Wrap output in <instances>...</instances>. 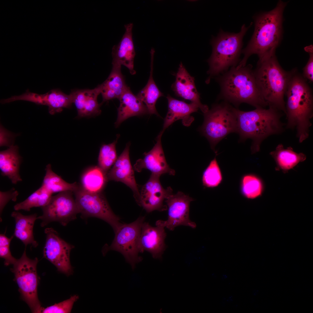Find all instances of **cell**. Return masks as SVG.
Segmentation results:
<instances>
[{"label": "cell", "mask_w": 313, "mask_h": 313, "mask_svg": "<svg viewBox=\"0 0 313 313\" xmlns=\"http://www.w3.org/2000/svg\"><path fill=\"white\" fill-rule=\"evenodd\" d=\"M240 190L244 197L253 199L260 196L263 190V185L261 179L252 174L244 175L241 180Z\"/></svg>", "instance_id": "obj_32"}, {"label": "cell", "mask_w": 313, "mask_h": 313, "mask_svg": "<svg viewBox=\"0 0 313 313\" xmlns=\"http://www.w3.org/2000/svg\"><path fill=\"white\" fill-rule=\"evenodd\" d=\"M42 185L52 194L67 191L74 192L80 187V184L76 182L71 183L64 181L52 171L50 164L46 165Z\"/></svg>", "instance_id": "obj_30"}, {"label": "cell", "mask_w": 313, "mask_h": 313, "mask_svg": "<svg viewBox=\"0 0 313 313\" xmlns=\"http://www.w3.org/2000/svg\"><path fill=\"white\" fill-rule=\"evenodd\" d=\"M250 26L246 27L243 24L237 33L221 30L216 37L212 38V52L207 61L209 68L207 82L212 77L227 71L230 67L237 65L242 51L243 38Z\"/></svg>", "instance_id": "obj_6"}, {"label": "cell", "mask_w": 313, "mask_h": 313, "mask_svg": "<svg viewBox=\"0 0 313 313\" xmlns=\"http://www.w3.org/2000/svg\"><path fill=\"white\" fill-rule=\"evenodd\" d=\"M285 94L287 119L286 127L296 128V136L300 143L308 138L313 115V96L312 90L302 75L296 69L291 71V75Z\"/></svg>", "instance_id": "obj_1"}, {"label": "cell", "mask_w": 313, "mask_h": 313, "mask_svg": "<svg viewBox=\"0 0 313 313\" xmlns=\"http://www.w3.org/2000/svg\"><path fill=\"white\" fill-rule=\"evenodd\" d=\"M259 293V290L257 289H254L252 292V294L254 296H256Z\"/></svg>", "instance_id": "obj_41"}, {"label": "cell", "mask_w": 313, "mask_h": 313, "mask_svg": "<svg viewBox=\"0 0 313 313\" xmlns=\"http://www.w3.org/2000/svg\"><path fill=\"white\" fill-rule=\"evenodd\" d=\"M75 200L79 213L83 218L94 217L101 219L108 223L114 232L121 225L120 218L111 208L102 192L91 193L81 187L74 192Z\"/></svg>", "instance_id": "obj_9"}, {"label": "cell", "mask_w": 313, "mask_h": 313, "mask_svg": "<svg viewBox=\"0 0 313 313\" xmlns=\"http://www.w3.org/2000/svg\"><path fill=\"white\" fill-rule=\"evenodd\" d=\"M21 100L47 106L49 112L52 115L61 112L63 108H70L73 103L71 93L67 94L58 89H52L44 94L31 92L28 90L21 95L13 96L8 99L9 102Z\"/></svg>", "instance_id": "obj_15"}, {"label": "cell", "mask_w": 313, "mask_h": 313, "mask_svg": "<svg viewBox=\"0 0 313 313\" xmlns=\"http://www.w3.org/2000/svg\"><path fill=\"white\" fill-rule=\"evenodd\" d=\"M278 166L286 171L292 169L297 164L304 161L306 155L302 153H297L289 147L285 148L282 144H278L275 150L270 153Z\"/></svg>", "instance_id": "obj_28"}, {"label": "cell", "mask_w": 313, "mask_h": 313, "mask_svg": "<svg viewBox=\"0 0 313 313\" xmlns=\"http://www.w3.org/2000/svg\"><path fill=\"white\" fill-rule=\"evenodd\" d=\"M171 87L176 96L196 104L203 113L209 110L208 106L201 102L194 78L189 74L181 62L179 65L175 81Z\"/></svg>", "instance_id": "obj_20"}, {"label": "cell", "mask_w": 313, "mask_h": 313, "mask_svg": "<svg viewBox=\"0 0 313 313\" xmlns=\"http://www.w3.org/2000/svg\"><path fill=\"white\" fill-rule=\"evenodd\" d=\"M222 179L221 172L215 157L211 161L203 173V184L205 187L214 188L218 186Z\"/></svg>", "instance_id": "obj_34"}, {"label": "cell", "mask_w": 313, "mask_h": 313, "mask_svg": "<svg viewBox=\"0 0 313 313\" xmlns=\"http://www.w3.org/2000/svg\"><path fill=\"white\" fill-rule=\"evenodd\" d=\"M19 193L14 188L6 192L0 191V217L5 206L10 200L15 201Z\"/></svg>", "instance_id": "obj_38"}, {"label": "cell", "mask_w": 313, "mask_h": 313, "mask_svg": "<svg viewBox=\"0 0 313 313\" xmlns=\"http://www.w3.org/2000/svg\"><path fill=\"white\" fill-rule=\"evenodd\" d=\"M46 239L43 250L44 257L55 266L58 270L66 275L72 272L70 252L74 246L66 242L53 228L45 229Z\"/></svg>", "instance_id": "obj_12"}, {"label": "cell", "mask_w": 313, "mask_h": 313, "mask_svg": "<svg viewBox=\"0 0 313 313\" xmlns=\"http://www.w3.org/2000/svg\"><path fill=\"white\" fill-rule=\"evenodd\" d=\"M286 5L280 1L273 10L255 17L254 33L246 47L241 51L244 56L236 68L245 66L248 59L253 54L257 55L259 58L275 51L281 38L283 14Z\"/></svg>", "instance_id": "obj_2"}, {"label": "cell", "mask_w": 313, "mask_h": 313, "mask_svg": "<svg viewBox=\"0 0 313 313\" xmlns=\"http://www.w3.org/2000/svg\"><path fill=\"white\" fill-rule=\"evenodd\" d=\"M130 143L126 145L121 154L117 158L107 174L108 181H120L125 184L132 191L136 201L139 199L140 192L135 179L134 172L129 156Z\"/></svg>", "instance_id": "obj_18"}, {"label": "cell", "mask_w": 313, "mask_h": 313, "mask_svg": "<svg viewBox=\"0 0 313 313\" xmlns=\"http://www.w3.org/2000/svg\"><path fill=\"white\" fill-rule=\"evenodd\" d=\"M121 67H112L108 78L100 84L103 102L117 98L118 99L128 87L126 84Z\"/></svg>", "instance_id": "obj_26"}, {"label": "cell", "mask_w": 313, "mask_h": 313, "mask_svg": "<svg viewBox=\"0 0 313 313\" xmlns=\"http://www.w3.org/2000/svg\"><path fill=\"white\" fill-rule=\"evenodd\" d=\"M193 199L181 191L172 194L165 199L168 210V219L165 221H157L156 225H160L170 230L179 225L187 226L194 228L196 223L189 218L190 203Z\"/></svg>", "instance_id": "obj_13"}, {"label": "cell", "mask_w": 313, "mask_h": 313, "mask_svg": "<svg viewBox=\"0 0 313 313\" xmlns=\"http://www.w3.org/2000/svg\"><path fill=\"white\" fill-rule=\"evenodd\" d=\"M14 235L8 238L4 234H0V256L4 259V265L8 266L13 265L17 259L12 255L10 249L11 241Z\"/></svg>", "instance_id": "obj_36"}, {"label": "cell", "mask_w": 313, "mask_h": 313, "mask_svg": "<svg viewBox=\"0 0 313 313\" xmlns=\"http://www.w3.org/2000/svg\"><path fill=\"white\" fill-rule=\"evenodd\" d=\"M236 67H231L217 78L220 88V97L236 107L242 103L256 108L268 106L258 86L252 66L249 64L238 69Z\"/></svg>", "instance_id": "obj_3"}, {"label": "cell", "mask_w": 313, "mask_h": 313, "mask_svg": "<svg viewBox=\"0 0 313 313\" xmlns=\"http://www.w3.org/2000/svg\"><path fill=\"white\" fill-rule=\"evenodd\" d=\"M11 216L15 221L14 236L21 240L26 247L28 245L34 248L37 247L38 244L34 239L33 232L37 214L24 215L16 211L12 212Z\"/></svg>", "instance_id": "obj_25"}, {"label": "cell", "mask_w": 313, "mask_h": 313, "mask_svg": "<svg viewBox=\"0 0 313 313\" xmlns=\"http://www.w3.org/2000/svg\"><path fill=\"white\" fill-rule=\"evenodd\" d=\"M119 99L120 105L118 108L117 118L115 123L116 127L130 117L148 114L146 105L137 95L133 93L129 87Z\"/></svg>", "instance_id": "obj_23"}, {"label": "cell", "mask_w": 313, "mask_h": 313, "mask_svg": "<svg viewBox=\"0 0 313 313\" xmlns=\"http://www.w3.org/2000/svg\"><path fill=\"white\" fill-rule=\"evenodd\" d=\"M204 114L200 130L215 151V146L222 139L230 133L237 132L236 117L233 107L225 102L214 105Z\"/></svg>", "instance_id": "obj_7"}, {"label": "cell", "mask_w": 313, "mask_h": 313, "mask_svg": "<svg viewBox=\"0 0 313 313\" xmlns=\"http://www.w3.org/2000/svg\"><path fill=\"white\" fill-rule=\"evenodd\" d=\"M22 158L18 148L12 145L0 152V170L1 175L7 177L13 184L22 181L19 174Z\"/></svg>", "instance_id": "obj_24"}, {"label": "cell", "mask_w": 313, "mask_h": 313, "mask_svg": "<svg viewBox=\"0 0 313 313\" xmlns=\"http://www.w3.org/2000/svg\"><path fill=\"white\" fill-rule=\"evenodd\" d=\"M37 258L32 259L26 254V250L22 256L13 264L12 269L19 287L23 299L28 304L33 313H40L42 308L38 299V283Z\"/></svg>", "instance_id": "obj_8"}, {"label": "cell", "mask_w": 313, "mask_h": 313, "mask_svg": "<svg viewBox=\"0 0 313 313\" xmlns=\"http://www.w3.org/2000/svg\"><path fill=\"white\" fill-rule=\"evenodd\" d=\"M255 76L261 94L268 106L286 113L284 96L291 71L283 70L279 64L275 52L259 58Z\"/></svg>", "instance_id": "obj_5"}, {"label": "cell", "mask_w": 313, "mask_h": 313, "mask_svg": "<svg viewBox=\"0 0 313 313\" xmlns=\"http://www.w3.org/2000/svg\"><path fill=\"white\" fill-rule=\"evenodd\" d=\"M144 220L145 217L140 216L130 223H122L114 232L115 236L111 245L105 247L104 252L110 250L119 252L134 268L136 264L142 260L139 254L138 241Z\"/></svg>", "instance_id": "obj_10"}, {"label": "cell", "mask_w": 313, "mask_h": 313, "mask_svg": "<svg viewBox=\"0 0 313 313\" xmlns=\"http://www.w3.org/2000/svg\"><path fill=\"white\" fill-rule=\"evenodd\" d=\"M133 24L130 23L125 25V33L119 43L112 49V67H126L130 73L134 75L136 72L134 69V60L135 55L132 38Z\"/></svg>", "instance_id": "obj_19"}, {"label": "cell", "mask_w": 313, "mask_h": 313, "mask_svg": "<svg viewBox=\"0 0 313 313\" xmlns=\"http://www.w3.org/2000/svg\"><path fill=\"white\" fill-rule=\"evenodd\" d=\"M119 137L112 143L103 144L101 148L98 159V166L106 174L117 159L116 145Z\"/></svg>", "instance_id": "obj_33"}, {"label": "cell", "mask_w": 313, "mask_h": 313, "mask_svg": "<svg viewBox=\"0 0 313 313\" xmlns=\"http://www.w3.org/2000/svg\"><path fill=\"white\" fill-rule=\"evenodd\" d=\"M107 181V174L96 166L89 168L83 172L80 185L87 191L98 193L102 192Z\"/></svg>", "instance_id": "obj_29"}, {"label": "cell", "mask_w": 313, "mask_h": 313, "mask_svg": "<svg viewBox=\"0 0 313 313\" xmlns=\"http://www.w3.org/2000/svg\"><path fill=\"white\" fill-rule=\"evenodd\" d=\"M164 228L158 225L152 227L144 221L138 241L139 252L146 251L150 252L154 258L161 259L166 248L165 240L166 234Z\"/></svg>", "instance_id": "obj_16"}, {"label": "cell", "mask_w": 313, "mask_h": 313, "mask_svg": "<svg viewBox=\"0 0 313 313\" xmlns=\"http://www.w3.org/2000/svg\"><path fill=\"white\" fill-rule=\"evenodd\" d=\"M77 295H73L69 299L46 308L43 307L40 313H70L74 303L79 299Z\"/></svg>", "instance_id": "obj_35"}, {"label": "cell", "mask_w": 313, "mask_h": 313, "mask_svg": "<svg viewBox=\"0 0 313 313\" xmlns=\"http://www.w3.org/2000/svg\"><path fill=\"white\" fill-rule=\"evenodd\" d=\"M163 133L161 131L157 137L156 142L153 148L148 152L144 153V157L137 160L134 165V169L139 172L143 169L149 170L152 174L160 176L168 174H175V171L171 168L166 161L161 143Z\"/></svg>", "instance_id": "obj_17"}, {"label": "cell", "mask_w": 313, "mask_h": 313, "mask_svg": "<svg viewBox=\"0 0 313 313\" xmlns=\"http://www.w3.org/2000/svg\"><path fill=\"white\" fill-rule=\"evenodd\" d=\"M0 146H8L13 145L12 142L14 136L11 132L5 129L1 125L0 126Z\"/></svg>", "instance_id": "obj_39"}, {"label": "cell", "mask_w": 313, "mask_h": 313, "mask_svg": "<svg viewBox=\"0 0 313 313\" xmlns=\"http://www.w3.org/2000/svg\"><path fill=\"white\" fill-rule=\"evenodd\" d=\"M73 192L65 191L52 196L48 203L41 207L43 214L37 217V219L41 221V227L54 221L65 226L76 219L79 212Z\"/></svg>", "instance_id": "obj_11"}, {"label": "cell", "mask_w": 313, "mask_h": 313, "mask_svg": "<svg viewBox=\"0 0 313 313\" xmlns=\"http://www.w3.org/2000/svg\"><path fill=\"white\" fill-rule=\"evenodd\" d=\"M100 85L92 89H75L71 93L73 103L77 108L79 117H90L99 115L101 112L97 101L98 96L101 94Z\"/></svg>", "instance_id": "obj_21"}, {"label": "cell", "mask_w": 313, "mask_h": 313, "mask_svg": "<svg viewBox=\"0 0 313 313\" xmlns=\"http://www.w3.org/2000/svg\"><path fill=\"white\" fill-rule=\"evenodd\" d=\"M305 50L308 53L309 58L308 62L303 69V76L307 80L313 81V47L312 45L305 48Z\"/></svg>", "instance_id": "obj_37"}, {"label": "cell", "mask_w": 313, "mask_h": 313, "mask_svg": "<svg viewBox=\"0 0 313 313\" xmlns=\"http://www.w3.org/2000/svg\"><path fill=\"white\" fill-rule=\"evenodd\" d=\"M234 301V298L233 296H229L227 299L226 301L228 303H232Z\"/></svg>", "instance_id": "obj_40"}, {"label": "cell", "mask_w": 313, "mask_h": 313, "mask_svg": "<svg viewBox=\"0 0 313 313\" xmlns=\"http://www.w3.org/2000/svg\"><path fill=\"white\" fill-rule=\"evenodd\" d=\"M228 276L226 274H223L221 276V279L223 280H225L227 279L228 278Z\"/></svg>", "instance_id": "obj_42"}, {"label": "cell", "mask_w": 313, "mask_h": 313, "mask_svg": "<svg viewBox=\"0 0 313 313\" xmlns=\"http://www.w3.org/2000/svg\"><path fill=\"white\" fill-rule=\"evenodd\" d=\"M237 122V132L240 139L252 140V153L259 152L262 142L268 137L281 133L283 125L281 122L280 110L269 106L267 109L257 108L254 110L244 111L233 107Z\"/></svg>", "instance_id": "obj_4"}, {"label": "cell", "mask_w": 313, "mask_h": 313, "mask_svg": "<svg viewBox=\"0 0 313 313\" xmlns=\"http://www.w3.org/2000/svg\"><path fill=\"white\" fill-rule=\"evenodd\" d=\"M52 194L41 185L26 199L17 203L14 207L15 211L23 210L29 211L34 207H41L48 202Z\"/></svg>", "instance_id": "obj_31"}, {"label": "cell", "mask_w": 313, "mask_h": 313, "mask_svg": "<svg viewBox=\"0 0 313 313\" xmlns=\"http://www.w3.org/2000/svg\"><path fill=\"white\" fill-rule=\"evenodd\" d=\"M151 65L150 75L146 85L138 93L137 96L145 104L148 114L159 116L155 107L156 102L160 97L163 96L156 84L153 77V61L155 50L152 48L150 51Z\"/></svg>", "instance_id": "obj_27"}, {"label": "cell", "mask_w": 313, "mask_h": 313, "mask_svg": "<svg viewBox=\"0 0 313 313\" xmlns=\"http://www.w3.org/2000/svg\"><path fill=\"white\" fill-rule=\"evenodd\" d=\"M168 102V111L165 118L163 130H164L175 121L182 119L184 125H190L194 118L190 114L197 111L199 109L196 104L191 103H187L177 100L168 94L167 97Z\"/></svg>", "instance_id": "obj_22"}, {"label": "cell", "mask_w": 313, "mask_h": 313, "mask_svg": "<svg viewBox=\"0 0 313 313\" xmlns=\"http://www.w3.org/2000/svg\"><path fill=\"white\" fill-rule=\"evenodd\" d=\"M160 177L151 174L140 192L137 203L148 212L155 210L162 211L167 210V206L164 204L163 201L172 194V190L170 187L166 189L163 187L160 181Z\"/></svg>", "instance_id": "obj_14"}]
</instances>
